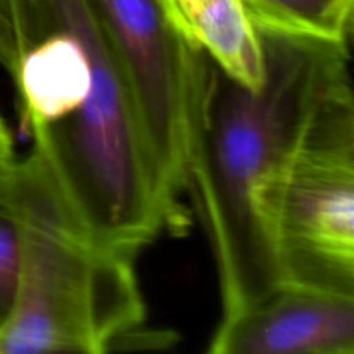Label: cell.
<instances>
[{"mask_svg": "<svg viewBox=\"0 0 354 354\" xmlns=\"http://www.w3.org/2000/svg\"><path fill=\"white\" fill-rule=\"evenodd\" d=\"M6 28L21 128L86 230L133 256L182 230L187 211L156 173L92 0H7Z\"/></svg>", "mask_w": 354, "mask_h": 354, "instance_id": "1", "label": "cell"}, {"mask_svg": "<svg viewBox=\"0 0 354 354\" xmlns=\"http://www.w3.org/2000/svg\"><path fill=\"white\" fill-rule=\"evenodd\" d=\"M254 24L265 82L249 88L206 59L187 169V192L216 265L221 317L279 283L263 203L311 107L351 62L349 40Z\"/></svg>", "mask_w": 354, "mask_h": 354, "instance_id": "2", "label": "cell"}, {"mask_svg": "<svg viewBox=\"0 0 354 354\" xmlns=\"http://www.w3.org/2000/svg\"><path fill=\"white\" fill-rule=\"evenodd\" d=\"M6 190L21 225V273L0 354L127 349L145 320L135 256L86 230L31 151L10 162Z\"/></svg>", "mask_w": 354, "mask_h": 354, "instance_id": "3", "label": "cell"}, {"mask_svg": "<svg viewBox=\"0 0 354 354\" xmlns=\"http://www.w3.org/2000/svg\"><path fill=\"white\" fill-rule=\"evenodd\" d=\"M279 282L354 297V97L351 69L311 107L263 203Z\"/></svg>", "mask_w": 354, "mask_h": 354, "instance_id": "4", "label": "cell"}, {"mask_svg": "<svg viewBox=\"0 0 354 354\" xmlns=\"http://www.w3.org/2000/svg\"><path fill=\"white\" fill-rule=\"evenodd\" d=\"M92 2L123 71L156 173L180 204L207 55L176 30L161 0Z\"/></svg>", "mask_w": 354, "mask_h": 354, "instance_id": "5", "label": "cell"}, {"mask_svg": "<svg viewBox=\"0 0 354 354\" xmlns=\"http://www.w3.org/2000/svg\"><path fill=\"white\" fill-rule=\"evenodd\" d=\"M213 354H353L354 297L279 282L221 317Z\"/></svg>", "mask_w": 354, "mask_h": 354, "instance_id": "6", "label": "cell"}, {"mask_svg": "<svg viewBox=\"0 0 354 354\" xmlns=\"http://www.w3.org/2000/svg\"><path fill=\"white\" fill-rule=\"evenodd\" d=\"M176 30L221 71L249 88L265 82L259 31L244 0H161Z\"/></svg>", "mask_w": 354, "mask_h": 354, "instance_id": "7", "label": "cell"}, {"mask_svg": "<svg viewBox=\"0 0 354 354\" xmlns=\"http://www.w3.org/2000/svg\"><path fill=\"white\" fill-rule=\"evenodd\" d=\"M244 3L254 21L351 40L353 12L342 9L335 0H244Z\"/></svg>", "mask_w": 354, "mask_h": 354, "instance_id": "8", "label": "cell"}, {"mask_svg": "<svg viewBox=\"0 0 354 354\" xmlns=\"http://www.w3.org/2000/svg\"><path fill=\"white\" fill-rule=\"evenodd\" d=\"M7 171L0 178V330L12 313L21 273V225L7 196Z\"/></svg>", "mask_w": 354, "mask_h": 354, "instance_id": "9", "label": "cell"}, {"mask_svg": "<svg viewBox=\"0 0 354 354\" xmlns=\"http://www.w3.org/2000/svg\"><path fill=\"white\" fill-rule=\"evenodd\" d=\"M14 161V140L12 133L7 128L6 121L0 118V165Z\"/></svg>", "mask_w": 354, "mask_h": 354, "instance_id": "10", "label": "cell"}, {"mask_svg": "<svg viewBox=\"0 0 354 354\" xmlns=\"http://www.w3.org/2000/svg\"><path fill=\"white\" fill-rule=\"evenodd\" d=\"M335 2H337L339 6H341L344 10H349V12H353L354 0H335Z\"/></svg>", "mask_w": 354, "mask_h": 354, "instance_id": "11", "label": "cell"}, {"mask_svg": "<svg viewBox=\"0 0 354 354\" xmlns=\"http://www.w3.org/2000/svg\"><path fill=\"white\" fill-rule=\"evenodd\" d=\"M9 165H10V162H7V165H0V178H2L3 175H6V171H7V168H9Z\"/></svg>", "mask_w": 354, "mask_h": 354, "instance_id": "12", "label": "cell"}]
</instances>
